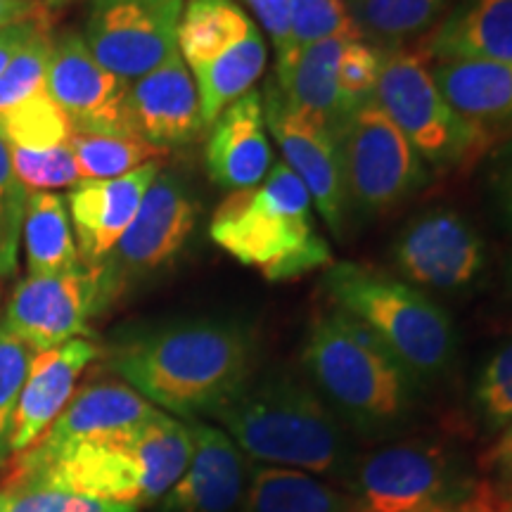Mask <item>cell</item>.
Wrapping results in <instances>:
<instances>
[{
	"instance_id": "cell-24",
	"label": "cell",
	"mask_w": 512,
	"mask_h": 512,
	"mask_svg": "<svg viewBox=\"0 0 512 512\" xmlns=\"http://www.w3.org/2000/svg\"><path fill=\"white\" fill-rule=\"evenodd\" d=\"M351 38L356 36H335L304 48L283 76H275V86L283 93L287 105L316 124L330 128L335 136L349 119L339 93L337 72L339 57Z\"/></svg>"
},
{
	"instance_id": "cell-38",
	"label": "cell",
	"mask_w": 512,
	"mask_h": 512,
	"mask_svg": "<svg viewBox=\"0 0 512 512\" xmlns=\"http://www.w3.org/2000/svg\"><path fill=\"white\" fill-rule=\"evenodd\" d=\"M34 356L36 351L29 344H24L22 339L5 330V325H0V446L5 448H8L12 415H15L19 394L27 382Z\"/></svg>"
},
{
	"instance_id": "cell-15",
	"label": "cell",
	"mask_w": 512,
	"mask_h": 512,
	"mask_svg": "<svg viewBox=\"0 0 512 512\" xmlns=\"http://www.w3.org/2000/svg\"><path fill=\"white\" fill-rule=\"evenodd\" d=\"M261 98H264L266 128H271L275 143L283 152V162L309 190L313 207L328 223L332 235L342 238L347 226L349 197L337 136L330 128L294 112L275 81L268 83Z\"/></svg>"
},
{
	"instance_id": "cell-16",
	"label": "cell",
	"mask_w": 512,
	"mask_h": 512,
	"mask_svg": "<svg viewBox=\"0 0 512 512\" xmlns=\"http://www.w3.org/2000/svg\"><path fill=\"white\" fill-rule=\"evenodd\" d=\"M46 91L76 133H133L128 117V81L107 72L79 34L53 41Z\"/></svg>"
},
{
	"instance_id": "cell-26",
	"label": "cell",
	"mask_w": 512,
	"mask_h": 512,
	"mask_svg": "<svg viewBox=\"0 0 512 512\" xmlns=\"http://www.w3.org/2000/svg\"><path fill=\"white\" fill-rule=\"evenodd\" d=\"M242 512H351V496L311 472L261 465L249 477Z\"/></svg>"
},
{
	"instance_id": "cell-27",
	"label": "cell",
	"mask_w": 512,
	"mask_h": 512,
	"mask_svg": "<svg viewBox=\"0 0 512 512\" xmlns=\"http://www.w3.org/2000/svg\"><path fill=\"white\" fill-rule=\"evenodd\" d=\"M24 247L29 275L69 271L81 264L67 202L53 192H29L24 211Z\"/></svg>"
},
{
	"instance_id": "cell-46",
	"label": "cell",
	"mask_w": 512,
	"mask_h": 512,
	"mask_svg": "<svg viewBox=\"0 0 512 512\" xmlns=\"http://www.w3.org/2000/svg\"><path fill=\"white\" fill-rule=\"evenodd\" d=\"M510 290H512V264H510Z\"/></svg>"
},
{
	"instance_id": "cell-33",
	"label": "cell",
	"mask_w": 512,
	"mask_h": 512,
	"mask_svg": "<svg viewBox=\"0 0 512 512\" xmlns=\"http://www.w3.org/2000/svg\"><path fill=\"white\" fill-rule=\"evenodd\" d=\"M136 505L102 501L43 484L0 486V512H138Z\"/></svg>"
},
{
	"instance_id": "cell-2",
	"label": "cell",
	"mask_w": 512,
	"mask_h": 512,
	"mask_svg": "<svg viewBox=\"0 0 512 512\" xmlns=\"http://www.w3.org/2000/svg\"><path fill=\"white\" fill-rule=\"evenodd\" d=\"M192 451L190 427L159 411L136 430L79 441L55 451L12 456L3 484H43L145 508L181 479Z\"/></svg>"
},
{
	"instance_id": "cell-12",
	"label": "cell",
	"mask_w": 512,
	"mask_h": 512,
	"mask_svg": "<svg viewBox=\"0 0 512 512\" xmlns=\"http://www.w3.org/2000/svg\"><path fill=\"white\" fill-rule=\"evenodd\" d=\"M185 0H91L86 41L107 72L136 81L178 53Z\"/></svg>"
},
{
	"instance_id": "cell-35",
	"label": "cell",
	"mask_w": 512,
	"mask_h": 512,
	"mask_svg": "<svg viewBox=\"0 0 512 512\" xmlns=\"http://www.w3.org/2000/svg\"><path fill=\"white\" fill-rule=\"evenodd\" d=\"M475 406L489 432H503L512 425V339L484 363L475 384Z\"/></svg>"
},
{
	"instance_id": "cell-37",
	"label": "cell",
	"mask_w": 512,
	"mask_h": 512,
	"mask_svg": "<svg viewBox=\"0 0 512 512\" xmlns=\"http://www.w3.org/2000/svg\"><path fill=\"white\" fill-rule=\"evenodd\" d=\"M12 164L19 183L29 192H48L50 188H76L83 183L69 143L50 150H22L12 147Z\"/></svg>"
},
{
	"instance_id": "cell-8",
	"label": "cell",
	"mask_w": 512,
	"mask_h": 512,
	"mask_svg": "<svg viewBox=\"0 0 512 512\" xmlns=\"http://www.w3.org/2000/svg\"><path fill=\"white\" fill-rule=\"evenodd\" d=\"M178 53L197 83L204 126L254 91L268 64L259 24L235 0H188L178 24Z\"/></svg>"
},
{
	"instance_id": "cell-5",
	"label": "cell",
	"mask_w": 512,
	"mask_h": 512,
	"mask_svg": "<svg viewBox=\"0 0 512 512\" xmlns=\"http://www.w3.org/2000/svg\"><path fill=\"white\" fill-rule=\"evenodd\" d=\"M211 240L268 283H287L332 266L330 245L313 221V200L285 162L259 185L230 192L214 211Z\"/></svg>"
},
{
	"instance_id": "cell-13",
	"label": "cell",
	"mask_w": 512,
	"mask_h": 512,
	"mask_svg": "<svg viewBox=\"0 0 512 512\" xmlns=\"http://www.w3.org/2000/svg\"><path fill=\"white\" fill-rule=\"evenodd\" d=\"M107 306L98 271L81 261L69 271L22 280L12 292L3 325L34 351H48L88 335L91 320Z\"/></svg>"
},
{
	"instance_id": "cell-34",
	"label": "cell",
	"mask_w": 512,
	"mask_h": 512,
	"mask_svg": "<svg viewBox=\"0 0 512 512\" xmlns=\"http://www.w3.org/2000/svg\"><path fill=\"white\" fill-rule=\"evenodd\" d=\"M27 197L29 190L15 174L12 147L0 133V278H10L17 271Z\"/></svg>"
},
{
	"instance_id": "cell-42",
	"label": "cell",
	"mask_w": 512,
	"mask_h": 512,
	"mask_svg": "<svg viewBox=\"0 0 512 512\" xmlns=\"http://www.w3.org/2000/svg\"><path fill=\"white\" fill-rule=\"evenodd\" d=\"M53 0H0V29L27 19H48Z\"/></svg>"
},
{
	"instance_id": "cell-4",
	"label": "cell",
	"mask_w": 512,
	"mask_h": 512,
	"mask_svg": "<svg viewBox=\"0 0 512 512\" xmlns=\"http://www.w3.org/2000/svg\"><path fill=\"white\" fill-rule=\"evenodd\" d=\"M216 418L240 451L261 463L318 477L349 475L354 465L342 420L290 370L252 377Z\"/></svg>"
},
{
	"instance_id": "cell-28",
	"label": "cell",
	"mask_w": 512,
	"mask_h": 512,
	"mask_svg": "<svg viewBox=\"0 0 512 512\" xmlns=\"http://www.w3.org/2000/svg\"><path fill=\"white\" fill-rule=\"evenodd\" d=\"M81 181H112L133 174L166 155L162 147L147 143L133 133L105 136V133H72L69 138Z\"/></svg>"
},
{
	"instance_id": "cell-9",
	"label": "cell",
	"mask_w": 512,
	"mask_h": 512,
	"mask_svg": "<svg viewBox=\"0 0 512 512\" xmlns=\"http://www.w3.org/2000/svg\"><path fill=\"white\" fill-rule=\"evenodd\" d=\"M373 100L422 162L434 169L472 162L491 143L489 131L470 124L448 105L422 57L401 48L384 50Z\"/></svg>"
},
{
	"instance_id": "cell-30",
	"label": "cell",
	"mask_w": 512,
	"mask_h": 512,
	"mask_svg": "<svg viewBox=\"0 0 512 512\" xmlns=\"http://www.w3.org/2000/svg\"><path fill=\"white\" fill-rule=\"evenodd\" d=\"M0 133L10 147L41 152L69 143L74 131L48 91H41L0 117Z\"/></svg>"
},
{
	"instance_id": "cell-47",
	"label": "cell",
	"mask_w": 512,
	"mask_h": 512,
	"mask_svg": "<svg viewBox=\"0 0 512 512\" xmlns=\"http://www.w3.org/2000/svg\"><path fill=\"white\" fill-rule=\"evenodd\" d=\"M344 3H347V5H351V3H356V0H344Z\"/></svg>"
},
{
	"instance_id": "cell-36",
	"label": "cell",
	"mask_w": 512,
	"mask_h": 512,
	"mask_svg": "<svg viewBox=\"0 0 512 512\" xmlns=\"http://www.w3.org/2000/svg\"><path fill=\"white\" fill-rule=\"evenodd\" d=\"M384 50L363 36L351 38L339 57V93H342L344 112L347 117L373 102L377 79H380Z\"/></svg>"
},
{
	"instance_id": "cell-6",
	"label": "cell",
	"mask_w": 512,
	"mask_h": 512,
	"mask_svg": "<svg viewBox=\"0 0 512 512\" xmlns=\"http://www.w3.org/2000/svg\"><path fill=\"white\" fill-rule=\"evenodd\" d=\"M332 306L361 320L415 380H437L456 354L453 320L434 299L377 268L332 264L323 280Z\"/></svg>"
},
{
	"instance_id": "cell-45",
	"label": "cell",
	"mask_w": 512,
	"mask_h": 512,
	"mask_svg": "<svg viewBox=\"0 0 512 512\" xmlns=\"http://www.w3.org/2000/svg\"><path fill=\"white\" fill-rule=\"evenodd\" d=\"M501 512H512V491L505 498H501Z\"/></svg>"
},
{
	"instance_id": "cell-19",
	"label": "cell",
	"mask_w": 512,
	"mask_h": 512,
	"mask_svg": "<svg viewBox=\"0 0 512 512\" xmlns=\"http://www.w3.org/2000/svg\"><path fill=\"white\" fill-rule=\"evenodd\" d=\"M192 451L183 475L162 498L164 512H230L245 496V453L228 432L188 422Z\"/></svg>"
},
{
	"instance_id": "cell-10",
	"label": "cell",
	"mask_w": 512,
	"mask_h": 512,
	"mask_svg": "<svg viewBox=\"0 0 512 512\" xmlns=\"http://www.w3.org/2000/svg\"><path fill=\"white\" fill-rule=\"evenodd\" d=\"M349 207L382 214L427 185V164L377 102L351 114L337 133Z\"/></svg>"
},
{
	"instance_id": "cell-31",
	"label": "cell",
	"mask_w": 512,
	"mask_h": 512,
	"mask_svg": "<svg viewBox=\"0 0 512 512\" xmlns=\"http://www.w3.org/2000/svg\"><path fill=\"white\" fill-rule=\"evenodd\" d=\"M335 36H361L344 0H290V60L275 76H283L304 48Z\"/></svg>"
},
{
	"instance_id": "cell-43",
	"label": "cell",
	"mask_w": 512,
	"mask_h": 512,
	"mask_svg": "<svg viewBox=\"0 0 512 512\" xmlns=\"http://www.w3.org/2000/svg\"><path fill=\"white\" fill-rule=\"evenodd\" d=\"M494 458L498 467H503V472L512 479V425L503 430V437L494 448Z\"/></svg>"
},
{
	"instance_id": "cell-23",
	"label": "cell",
	"mask_w": 512,
	"mask_h": 512,
	"mask_svg": "<svg viewBox=\"0 0 512 512\" xmlns=\"http://www.w3.org/2000/svg\"><path fill=\"white\" fill-rule=\"evenodd\" d=\"M441 95L484 131L512 124V62L446 60L432 67Z\"/></svg>"
},
{
	"instance_id": "cell-11",
	"label": "cell",
	"mask_w": 512,
	"mask_h": 512,
	"mask_svg": "<svg viewBox=\"0 0 512 512\" xmlns=\"http://www.w3.org/2000/svg\"><path fill=\"white\" fill-rule=\"evenodd\" d=\"M197 214L200 209L195 197L181 178L159 171L140 202L136 219L112 252L95 264L107 304H112L131 280L171 264L188 242Z\"/></svg>"
},
{
	"instance_id": "cell-25",
	"label": "cell",
	"mask_w": 512,
	"mask_h": 512,
	"mask_svg": "<svg viewBox=\"0 0 512 512\" xmlns=\"http://www.w3.org/2000/svg\"><path fill=\"white\" fill-rule=\"evenodd\" d=\"M437 62H512V0H463L430 36Z\"/></svg>"
},
{
	"instance_id": "cell-20",
	"label": "cell",
	"mask_w": 512,
	"mask_h": 512,
	"mask_svg": "<svg viewBox=\"0 0 512 512\" xmlns=\"http://www.w3.org/2000/svg\"><path fill=\"white\" fill-rule=\"evenodd\" d=\"M162 171L159 162L147 164L133 174L112 181L79 183L67 195L69 221L79 240L83 264L95 266L112 252L131 221L136 219L145 192Z\"/></svg>"
},
{
	"instance_id": "cell-29",
	"label": "cell",
	"mask_w": 512,
	"mask_h": 512,
	"mask_svg": "<svg viewBox=\"0 0 512 512\" xmlns=\"http://www.w3.org/2000/svg\"><path fill=\"white\" fill-rule=\"evenodd\" d=\"M444 5L446 0H356L349 12L361 36L384 50L432 27Z\"/></svg>"
},
{
	"instance_id": "cell-14",
	"label": "cell",
	"mask_w": 512,
	"mask_h": 512,
	"mask_svg": "<svg viewBox=\"0 0 512 512\" xmlns=\"http://www.w3.org/2000/svg\"><path fill=\"white\" fill-rule=\"evenodd\" d=\"M394 266L418 290L458 292L482 275L486 245L463 214L434 209L401 230L394 245Z\"/></svg>"
},
{
	"instance_id": "cell-39",
	"label": "cell",
	"mask_w": 512,
	"mask_h": 512,
	"mask_svg": "<svg viewBox=\"0 0 512 512\" xmlns=\"http://www.w3.org/2000/svg\"><path fill=\"white\" fill-rule=\"evenodd\" d=\"M271 38L275 53V72L290 60V0H242Z\"/></svg>"
},
{
	"instance_id": "cell-21",
	"label": "cell",
	"mask_w": 512,
	"mask_h": 512,
	"mask_svg": "<svg viewBox=\"0 0 512 512\" xmlns=\"http://www.w3.org/2000/svg\"><path fill=\"white\" fill-rule=\"evenodd\" d=\"M204 159L209 178L223 190H247L264 181L273 169V147L259 91L242 95L216 117Z\"/></svg>"
},
{
	"instance_id": "cell-18",
	"label": "cell",
	"mask_w": 512,
	"mask_h": 512,
	"mask_svg": "<svg viewBox=\"0 0 512 512\" xmlns=\"http://www.w3.org/2000/svg\"><path fill=\"white\" fill-rule=\"evenodd\" d=\"M98 356L100 349L86 337L69 339L48 351H36L12 415L8 437L12 456H22L48 432V427L74 396L83 370Z\"/></svg>"
},
{
	"instance_id": "cell-3",
	"label": "cell",
	"mask_w": 512,
	"mask_h": 512,
	"mask_svg": "<svg viewBox=\"0 0 512 512\" xmlns=\"http://www.w3.org/2000/svg\"><path fill=\"white\" fill-rule=\"evenodd\" d=\"M302 366L337 418L358 432L396 430L413 413L420 382L361 320L337 306L313 318Z\"/></svg>"
},
{
	"instance_id": "cell-1",
	"label": "cell",
	"mask_w": 512,
	"mask_h": 512,
	"mask_svg": "<svg viewBox=\"0 0 512 512\" xmlns=\"http://www.w3.org/2000/svg\"><path fill=\"white\" fill-rule=\"evenodd\" d=\"M256 339L230 320H190L133 337L110 366L155 408L183 418L216 415L252 380Z\"/></svg>"
},
{
	"instance_id": "cell-41",
	"label": "cell",
	"mask_w": 512,
	"mask_h": 512,
	"mask_svg": "<svg viewBox=\"0 0 512 512\" xmlns=\"http://www.w3.org/2000/svg\"><path fill=\"white\" fill-rule=\"evenodd\" d=\"M491 188H494L496 207L501 211L505 226L512 230V147L505 150L501 162L496 164L494 176H491Z\"/></svg>"
},
{
	"instance_id": "cell-32",
	"label": "cell",
	"mask_w": 512,
	"mask_h": 512,
	"mask_svg": "<svg viewBox=\"0 0 512 512\" xmlns=\"http://www.w3.org/2000/svg\"><path fill=\"white\" fill-rule=\"evenodd\" d=\"M50 50H53L50 24H41L0 76V117L15 110L31 95L46 91Z\"/></svg>"
},
{
	"instance_id": "cell-7",
	"label": "cell",
	"mask_w": 512,
	"mask_h": 512,
	"mask_svg": "<svg viewBox=\"0 0 512 512\" xmlns=\"http://www.w3.org/2000/svg\"><path fill=\"white\" fill-rule=\"evenodd\" d=\"M351 512H494V491L472 484L444 444L377 448L349 470Z\"/></svg>"
},
{
	"instance_id": "cell-17",
	"label": "cell",
	"mask_w": 512,
	"mask_h": 512,
	"mask_svg": "<svg viewBox=\"0 0 512 512\" xmlns=\"http://www.w3.org/2000/svg\"><path fill=\"white\" fill-rule=\"evenodd\" d=\"M128 117L136 136L162 150L190 143L207 128L197 83L181 53L128 83Z\"/></svg>"
},
{
	"instance_id": "cell-22",
	"label": "cell",
	"mask_w": 512,
	"mask_h": 512,
	"mask_svg": "<svg viewBox=\"0 0 512 512\" xmlns=\"http://www.w3.org/2000/svg\"><path fill=\"white\" fill-rule=\"evenodd\" d=\"M157 413L159 408L143 399L126 382L98 380L74 392L48 432L31 448L55 451V448L79 444V441L114 437V434L136 430Z\"/></svg>"
},
{
	"instance_id": "cell-40",
	"label": "cell",
	"mask_w": 512,
	"mask_h": 512,
	"mask_svg": "<svg viewBox=\"0 0 512 512\" xmlns=\"http://www.w3.org/2000/svg\"><path fill=\"white\" fill-rule=\"evenodd\" d=\"M41 24H48V19H27V22H17L0 29V76L8 69L12 57L19 53V48L34 36V31Z\"/></svg>"
},
{
	"instance_id": "cell-44",
	"label": "cell",
	"mask_w": 512,
	"mask_h": 512,
	"mask_svg": "<svg viewBox=\"0 0 512 512\" xmlns=\"http://www.w3.org/2000/svg\"><path fill=\"white\" fill-rule=\"evenodd\" d=\"M10 458H12V453L8 451V448H5V446H0V484H3V479H5V475H8V467H10Z\"/></svg>"
}]
</instances>
